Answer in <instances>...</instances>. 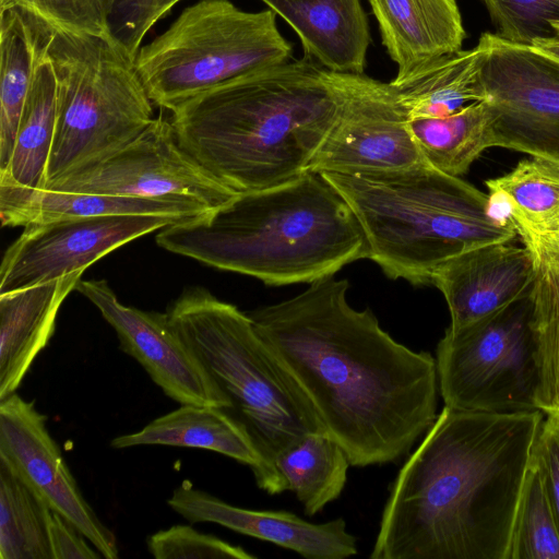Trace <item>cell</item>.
Returning a JSON list of instances; mask_svg holds the SVG:
<instances>
[{
	"instance_id": "6da1fadb",
	"label": "cell",
	"mask_w": 559,
	"mask_h": 559,
	"mask_svg": "<svg viewBox=\"0 0 559 559\" xmlns=\"http://www.w3.org/2000/svg\"><path fill=\"white\" fill-rule=\"evenodd\" d=\"M348 288L326 276L248 314L350 465L392 463L438 416L436 358L395 341L369 308L354 309Z\"/></svg>"
},
{
	"instance_id": "7a4b0ae2",
	"label": "cell",
	"mask_w": 559,
	"mask_h": 559,
	"mask_svg": "<svg viewBox=\"0 0 559 559\" xmlns=\"http://www.w3.org/2000/svg\"><path fill=\"white\" fill-rule=\"evenodd\" d=\"M545 414L444 406L391 484L372 559H507Z\"/></svg>"
},
{
	"instance_id": "3957f363",
	"label": "cell",
	"mask_w": 559,
	"mask_h": 559,
	"mask_svg": "<svg viewBox=\"0 0 559 559\" xmlns=\"http://www.w3.org/2000/svg\"><path fill=\"white\" fill-rule=\"evenodd\" d=\"M336 111L325 69L304 56L207 90L173 109L170 120L181 147L243 193L307 171Z\"/></svg>"
},
{
	"instance_id": "277c9868",
	"label": "cell",
	"mask_w": 559,
	"mask_h": 559,
	"mask_svg": "<svg viewBox=\"0 0 559 559\" xmlns=\"http://www.w3.org/2000/svg\"><path fill=\"white\" fill-rule=\"evenodd\" d=\"M163 249L266 285L312 283L369 258L364 229L340 192L305 171L158 230Z\"/></svg>"
},
{
	"instance_id": "5b68a950",
	"label": "cell",
	"mask_w": 559,
	"mask_h": 559,
	"mask_svg": "<svg viewBox=\"0 0 559 559\" xmlns=\"http://www.w3.org/2000/svg\"><path fill=\"white\" fill-rule=\"evenodd\" d=\"M360 223L369 258L391 280L429 285L444 261L518 238L490 195L430 165L381 174H321Z\"/></svg>"
},
{
	"instance_id": "8992f818",
	"label": "cell",
	"mask_w": 559,
	"mask_h": 559,
	"mask_svg": "<svg viewBox=\"0 0 559 559\" xmlns=\"http://www.w3.org/2000/svg\"><path fill=\"white\" fill-rule=\"evenodd\" d=\"M167 318L228 397L229 413L266 467L269 495L286 491L274 460L309 433L326 432L310 400L236 306L201 287L183 292ZM328 433V432H326Z\"/></svg>"
},
{
	"instance_id": "52a82bcc",
	"label": "cell",
	"mask_w": 559,
	"mask_h": 559,
	"mask_svg": "<svg viewBox=\"0 0 559 559\" xmlns=\"http://www.w3.org/2000/svg\"><path fill=\"white\" fill-rule=\"evenodd\" d=\"M24 14L58 86L47 189L133 141L154 120V104L135 57L117 37L68 33Z\"/></svg>"
},
{
	"instance_id": "ba28073f",
	"label": "cell",
	"mask_w": 559,
	"mask_h": 559,
	"mask_svg": "<svg viewBox=\"0 0 559 559\" xmlns=\"http://www.w3.org/2000/svg\"><path fill=\"white\" fill-rule=\"evenodd\" d=\"M292 53L272 10L201 0L139 49L135 68L153 104L171 111L225 82L288 62Z\"/></svg>"
},
{
	"instance_id": "9c48e42d",
	"label": "cell",
	"mask_w": 559,
	"mask_h": 559,
	"mask_svg": "<svg viewBox=\"0 0 559 559\" xmlns=\"http://www.w3.org/2000/svg\"><path fill=\"white\" fill-rule=\"evenodd\" d=\"M531 318L527 296L471 324L448 326L436 349L444 406L488 413L537 409Z\"/></svg>"
},
{
	"instance_id": "30bf717a",
	"label": "cell",
	"mask_w": 559,
	"mask_h": 559,
	"mask_svg": "<svg viewBox=\"0 0 559 559\" xmlns=\"http://www.w3.org/2000/svg\"><path fill=\"white\" fill-rule=\"evenodd\" d=\"M325 73L337 98V111L307 171L381 174L429 165L391 83L364 73Z\"/></svg>"
},
{
	"instance_id": "8fae6325",
	"label": "cell",
	"mask_w": 559,
	"mask_h": 559,
	"mask_svg": "<svg viewBox=\"0 0 559 559\" xmlns=\"http://www.w3.org/2000/svg\"><path fill=\"white\" fill-rule=\"evenodd\" d=\"M477 46L497 147L559 164V64L495 33H483Z\"/></svg>"
},
{
	"instance_id": "7c38bea8",
	"label": "cell",
	"mask_w": 559,
	"mask_h": 559,
	"mask_svg": "<svg viewBox=\"0 0 559 559\" xmlns=\"http://www.w3.org/2000/svg\"><path fill=\"white\" fill-rule=\"evenodd\" d=\"M47 190L182 200L207 212L238 194L181 147L171 120L163 116L154 118L122 148L61 178Z\"/></svg>"
},
{
	"instance_id": "4fadbf2b",
	"label": "cell",
	"mask_w": 559,
	"mask_h": 559,
	"mask_svg": "<svg viewBox=\"0 0 559 559\" xmlns=\"http://www.w3.org/2000/svg\"><path fill=\"white\" fill-rule=\"evenodd\" d=\"M178 222L169 216L124 214L26 225L3 255L0 295L84 272L124 243Z\"/></svg>"
},
{
	"instance_id": "5bb4252c",
	"label": "cell",
	"mask_w": 559,
	"mask_h": 559,
	"mask_svg": "<svg viewBox=\"0 0 559 559\" xmlns=\"http://www.w3.org/2000/svg\"><path fill=\"white\" fill-rule=\"evenodd\" d=\"M0 461L72 523L105 559L119 556L115 534L84 499L34 401L16 392L0 400Z\"/></svg>"
},
{
	"instance_id": "9a60e30c",
	"label": "cell",
	"mask_w": 559,
	"mask_h": 559,
	"mask_svg": "<svg viewBox=\"0 0 559 559\" xmlns=\"http://www.w3.org/2000/svg\"><path fill=\"white\" fill-rule=\"evenodd\" d=\"M75 290L86 297L116 331L120 348L135 359L163 392L179 404L230 408L193 349L169 324L167 313L121 304L105 280H80Z\"/></svg>"
},
{
	"instance_id": "2e32d148",
	"label": "cell",
	"mask_w": 559,
	"mask_h": 559,
	"mask_svg": "<svg viewBox=\"0 0 559 559\" xmlns=\"http://www.w3.org/2000/svg\"><path fill=\"white\" fill-rule=\"evenodd\" d=\"M535 280L531 251L510 241L478 247L441 263L431 285L443 295L450 328L484 319L530 295Z\"/></svg>"
},
{
	"instance_id": "e0dca14e",
	"label": "cell",
	"mask_w": 559,
	"mask_h": 559,
	"mask_svg": "<svg viewBox=\"0 0 559 559\" xmlns=\"http://www.w3.org/2000/svg\"><path fill=\"white\" fill-rule=\"evenodd\" d=\"M168 506L191 523L211 522L239 534L293 550L307 559H345L357 554V540L344 519L311 523L287 511H258L229 504L194 488L177 487Z\"/></svg>"
},
{
	"instance_id": "ac0fdd59",
	"label": "cell",
	"mask_w": 559,
	"mask_h": 559,
	"mask_svg": "<svg viewBox=\"0 0 559 559\" xmlns=\"http://www.w3.org/2000/svg\"><path fill=\"white\" fill-rule=\"evenodd\" d=\"M382 45L401 82L431 61L462 50L466 33L456 0H368Z\"/></svg>"
},
{
	"instance_id": "d6986e66",
	"label": "cell",
	"mask_w": 559,
	"mask_h": 559,
	"mask_svg": "<svg viewBox=\"0 0 559 559\" xmlns=\"http://www.w3.org/2000/svg\"><path fill=\"white\" fill-rule=\"evenodd\" d=\"M298 35L305 57L340 73H364L371 41L360 0H261Z\"/></svg>"
},
{
	"instance_id": "ffe728a7",
	"label": "cell",
	"mask_w": 559,
	"mask_h": 559,
	"mask_svg": "<svg viewBox=\"0 0 559 559\" xmlns=\"http://www.w3.org/2000/svg\"><path fill=\"white\" fill-rule=\"evenodd\" d=\"M83 271L0 295V400L16 392L53 335L56 318Z\"/></svg>"
},
{
	"instance_id": "44dd1931",
	"label": "cell",
	"mask_w": 559,
	"mask_h": 559,
	"mask_svg": "<svg viewBox=\"0 0 559 559\" xmlns=\"http://www.w3.org/2000/svg\"><path fill=\"white\" fill-rule=\"evenodd\" d=\"M110 444L114 449L168 445L217 452L248 465L258 487L269 490V475L262 457L241 424L224 408L183 404L136 432L116 437Z\"/></svg>"
},
{
	"instance_id": "7402d4cb",
	"label": "cell",
	"mask_w": 559,
	"mask_h": 559,
	"mask_svg": "<svg viewBox=\"0 0 559 559\" xmlns=\"http://www.w3.org/2000/svg\"><path fill=\"white\" fill-rule=\"evenodd\" d=\"M209 213L182 200L29 189L0 182V217L3 227L102 215H162L186 221Z\"/></svg>"
},
{
	"instance_id": "603a6c76",
	"label": "cell",
	"mask_w": 559,
	"mask_h": 559,
	"mask_svg": "<svg viewBox=\"0 0 559 559\" xmlns=\"http://www.w3.org/2000/svg\"><path fill=\"white\" fill-rule=\"evenodd\" d=\"M516 234L535 263L528 297L538 371L536 407L545 415L559 417V237L524 230Z\"/></svg>"
},
{
	"instance_id": "cb8c5ba5",
	"label": "cell",
	"mask_w": 559,
	"mask_h": 559,
	"mask_svg": "<svg viewBox=\"0 0 559 559\" xmlns=\"http://www.w3.org/2000/svg\"><path fill=\"white\" fill-rule=\"evenodd\" d=\"M485 185L496 212L509 219L515 231L559 237L558 163L530 156Z\"/></svg>"
},
{
	"instance_id": "d4e9b609",
	"label": "cell",
	"mask_w": 559,
	"mask_h": 559,
	"mask_svg": "<svg viewBox=\"0 0 559 559\" xmlns=\"http://www.w3.org/2000/svg\"><path fill=\"white\" fill-rule=\"evenodd\" d=\"M37 53L38 63L21 115L12 156L8 168L0 173V182L29 189H45L57 127L56 74L38 45Z\"/></svg>"
},
{
	"instance_id": "484cf974",
	"label": "cell",
	"mask_w": 559,
	"mask_h": 559,
	"mask_svg": "<svg viewBox=\"0 0 559 559\" xmlns=\"http://www.w3.org/2000/svg\"><path fill=\"white\" fill-rule=\"evenodd\" d=\"M479 48L442 56L401 82H390L409 119L439 118L483 100Z\"/></svg>"
},
{
	"instance_id": "4316f807",
	"label": "cell",
	"mask_w": 559,
	"mask_h": 559,
	"mask_svg": "<svg viewBox=\"0 0 559 559\" xmlns=\"http://www.w3.org/2000/svg\"><path fill=\"white\" fill-rule=\"evenodd\" d=\"M409 128L425 160L455 177L466 174L486 150L497 147L492 117L484 100L445 117L411 119Z\"/></svg>"
},
{
	"instance_id": "83f0119b",
	"label": "cell",
	"mask_w": 559,
	"mask_h": 559,
	"mask_svg": "<svg viewBox=\"0 0 559 559\" xmlns=\"http://www.w3.org/2000/svg\"><path fill=\"white\" fill-rule=\"evenodd\" d=\"M274 465L286 490L294 492L305 513L312 516L341 496L350 463L333 438L316 432L281 451Z\"/></svg>"
},
{
	"instance_id": "f1b7e54d",
	"label": "cell",
	"mask_w": 559,
	"mask_h": 559,
	"mask_svg": "<svg viewBox=\"0 0 559 559\" xmlns=\"http://www.w3.org/2000/svg\"><path fill=\"white\" fill-rule=\"evenodd\" d=\"M38 63L34 29L19 9L0 10V173L10 163Z\"/></svg>"
},
{
	"instance_id": "f546056e",
	"label": "cell",
	"mask_w": 559,
	"mask_h": 559,
	"mask_svg": "<svg viewBox=\"0 0 559 559\" xmlns=\"http://www.w3.org/2000/svg\"><path fill=\"white\" fill-rule=\"evenodd\" d=\"M51 509L0 461V559H52Z\"/></svg>"
},
{
	"instance_id": "4dcf8cb0",
	"label": "cell",
	"mask_w": 559,
	"mask_h": 559,
	"mask_svg": "<svg viewBox=\"0 0 559 559\" xmlns=\"http://www.w3.org/2000/svg\"><path fill=\"white\" fill-rule=\"evenodd\" d=\"M507 559H559V515L547 474L534 454Z\"/></svg>"
},
{
	"instance_id": "1f68e13d",
	"label": "cell",
	"mask_w": 559,
	"mask_h": 559,
	"mask_svg": "<svg viewBox=\"0 0 559 559\" xmlns=\"http://www.w3.org/2000/svg\"><path fill=\"white\" fill-rule=\"evenodd\" d=\"M121 0H0V10L19 9L58 29L116 37L111 19Z\"/></svg>"
},
{
	"instance_id": "d6a6232c",
	"label": "cell",
	"mask_w": 559,
	"mask_h": 559,
	"mask_svg": "<svg viewBox=\"0 0 559 559\" xmlns=\"http://www.w3.org/2000/svg\"><path fill=\"white\" fill-rule=\"evenodd\" d=\"M496 35L519 45L531 46L536 39L550 37L551 23L559 21V0H480Z\"/></svg>"
},
{
	"instance_id": "836d02e7",
	"label": "cell",
	"mask_w": 559,
	"mask_h": 559,
	"mask_svg": "<svg viewBox=\"0 0 559 559\" xmlns=\"http://www.w3.org/2000/svg\"><path fill=\"white\" fill-rule=\"evenodd\" d=\"M147 548L156 559H254L242 547L214 535L203 534L190 525H173L147 539Z\"/></svg>"
},
{
	"instance_id": "e575fe53",
	"label": "cell",
	"mask_w": 559,
	"mask_h": 559,
	"mask_svg": "<svg viewBox=\"0 0 559 559\" xmlns=\"http://www.w3.org/2000/svg\"><path fill=\"white\" fill-rule=\"evenodd\" d=\"M49 538L52 559H99V551L92 548L88 540L72 523L51 510Z\"/></svg>"
},
{
	"instance_id": "d590c367",
	"label": "cell",
	"mask_w": 559,
	"mask_h": 559,
	"mask_svg": "<svg viewBox=\"0 0 559 559\" xmlns=\"http://www.w3.org/2000/svg\"><path fill=\"white\" fill-rule=\"evenodd\" d=\"M180 0H135L122 27V40L130 52L138 55L146 32Z\"/></svg>"
},
{
	"instance_id": "8d00e7d4",
	"label": "cell",
	"mask_w": 559,
	"mask_h": 559,
	"mask_svg": "<svg viewBox=\"0 0 559 559\" xmlns=\"http://www.w3.org/2000/svg\"><path fill=\"white\" fill-rule=\"evenodd\" d=\"M534 456L544 467L559 515V417L545 415Z\"/></svg>"
},
{
	"instance_id": "74e56055",
	"label": "cell",
	"mask_w": 559,
	"mask_h": 559,
	"mask_svg": "<svg viewBox=\"0 0 559 559\" xmlns=\"http://www.w3.org/2000/svg\"><path fill=\"white\" fill-rule=\"evenodd\" d=\"M551 25L552 35L534 40L530 47L559 64V21H554Z\"/></svg>"
},
{
	"instance_id": "f35d334b",
	"label": "cell",
	"mask_w": 559,
	"mask_h": 559,
	"mask_svg": "<svg viewBox=\"0 0 559 559\" xmlns=\"http://www.w3.org/2000/svg\"><path fill=\"white\" fill-rule=\"evenodd\" d=\"M134 0H121L122 4L124 5H129L133 2Z\"/></svg>"
}]
</instances>
